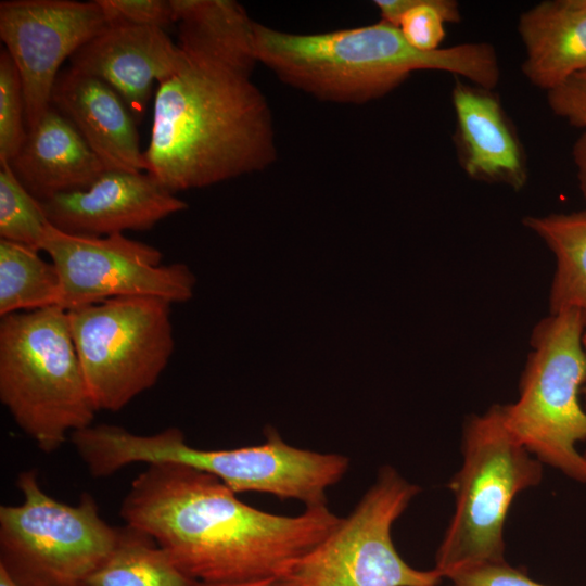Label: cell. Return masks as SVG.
Masks as SVG:
<instances>
[{
  "mask_svg": "<svg viewBox=\"0 0 586 586\" xmlns=\"http://www.w3.org/2000/svg\"><path fill=\"white\" fill-rule=\"evenodd\" d=\"M119 514L205 584L275 579L341 519L327 505L293 517L256 509L217 477L178 463L148 464Z\"/></svg>",
  "mask_w": 586,
  "mask_h": 586,
  "instance_id": "obj_1",
  "label": "cell"
},
{
  "mask_svg": "<svg viewBox=\"0 0 586 586\" xmlns=\"http://www.w3.org/2000/svg\"><path fill=\"white\" fill-rule=\"evenodd\" d=\"M181 51L183 65L154 95L145 173L174 193L267 168L277 156L275 128L252 73Z\"/></svg>",
  "mask_w": 586,
  "mask_h": 586,
  "instance_id": "obj_2",
  "label": "cell"
},
{
  "mask_svg": "<svg viewBox=\"0 0 586 586\" xmlns=\"http://www.w3.org/2000/svg\"><path fill=\"white\" fill-rule=\"evenodd\" d=\"M257 62L282 82L318 100L362 104L380 99L413 72H448L494 90L500 78L495 48L485 42L421 51L381 21L320 34H290L254 21Z\"/></svg>",
  "mask_w": 586,
  "mask_h": 586,
  "instance_id": "obj_3",
  "label": "cell"
},
{
  "mask_svg": "<svg viewBox=\"0 0 586 586\" xmlns=\"http://www.w3.org/2000/svg\"><path fill=\"white\" fill-rule=\"evenodd\" d=\"M0 400L47 454L92 424L98 410L66 310L52 306L1 317Z\"/></svg>",
  "mask_w": 586,
  "mask_h": 586,
  "instance_id": "obj_4",
  "label": "cell"
},
{
  "mask_svg": "<svg viewBox=\"0 0 586 586\" xmlns=\"http://www.w3.org/2000/svg\"><path fill=\"white\" fill-rule=\"evenodd\" d=\"M461 442L462 464L448 484L455 511L435 556L434 569L444 578L506 561L509 509L543 479V463L506 426L502 405L470 416Z\"/></svg>",
  "mask_w": 586,
  "mask_h": 586,
  "instance_id": "obj_5",
  "label": "cell"
},
{
  "mask_svg": "<svg viewBox=\"0 0 586 586\" xmlns=\"http://www.w3.org/2000/svg\"><path fill=\"white\" fill-rule=\"evenodd\" d=\"M585 327L581 315L565 310L534 328L531 352L517 402L502 405L510 433L543 464L586 483V410L579 394L586 384Z\"/></svg>",
  "mask_w": 586,
  "mask_h": 586,
  "instance_id": "obj_6",
  "label": "cell"
},
{
  "mask_svg": "<svg viewBox=\"0 0 586 586\" xmlns=\"http://www.w3.org/2000/svg\"><path fill=\"white\" fill-rule=\"evenodd\" d=\"M110 457L119 469L132 463H178L208 473L235 494L258 492L294 499L305 508L327 505V491L348 470L349 459L286 444L275 429L264 443L232 449L190 446L177 428L151 435L126 429L115 433Z\"/></svg>",
  "mask_w": 586,
  "mask_h": 586,
  "instance_id": "obj_7",
  "label": "cell"
},
{
  "mask_svg": "<svg viewBox=\"0 0 586 586\" xmlns=\"http://www.w3.org/2000/svg\"><path fill=\"white\" fill-rule=\"evenodd\" d=\"M16 485L23 501L0 507V568L17 586H85L113 550L118 527L88 493L77 505L52 498L35 470L23 471Z\"/></svg>",
  "mask_w": 586,
  "mask_h": 586,
  "instance_id": "obj_8",
  "label": "cell"
},
{
  "mask_svg": "<svg viewBox=\"0 0 586 586\" xmlns=\"http://www.w3.org/2000/svg\"><path fill=\"white\" fill-rule=\"evenodd\" d=\"M420 491L393 467H382L353 511L290 563L275 585L438 586L440 572L409 565L392 539L394 523Z\"/></svg>",
  "mask_w": 586,
  "mask_h": 586,
  "instance_id": "obj_9",
  "label": "cell"
},
{
  "mask_svg": "<svg viewBox=\"0 0 586 586\" xmlns=\"http://www.w3.org/2000/svg\"><path fill=\"white\" fill-rule=\"evenodd\" d=\"M170 305L136 296L67 310L98 411H118L157 382L174 351Z\"/></svg>",
  "mask_w": 586,
  "mask_h": 586,
  "instance_id": "obj_10",
  "label": "cell"
},
{
  "mask_svg": "<svg viewBox=\"0 0 586 586\" xmlns=\"http://www.w3.org/2000/svg\"><path fill=\"white\" fill-rule=\"evenodd\" d=\"M60 276L58 307L72 310L117 297L188 301L195 278L187 265H163L156 247L124 233L87 237L64 232L51 224L40 244Z\"/></svg>",
  "mask_w": 586,
  "mask_h": 586,
  "instance_id": "obj_11",
  "label": "cell"
},
{
  "mask_svg": "<svg viewBox=\"0 0 586 586\" xmlns=\"http://www.w3.org/2000/svg\"><path fill=\"white\" fill-rule=\"evenodd\" d=\"M106 25L98 1H1L0 37L20 73L27 130L51 106L62 63Z\"/></svg>",
  "mask_w": 586,
  "mask_h": 586,
  "instance_id": "obj_12",
  "label": "cell"
},
{
  "mask_svg": "<svg viewBox=\"0 0 586 586\" xmlns=\"http://www.w3.org/2000/svg\"><path fill=\"white\" fill-rule=\"evenodd\" d=\"M50 224L67 233L106 237L145 231L188 204L148 173L105 170L90 187L40 201Z\"/></svg>",
  "mask_w": 586,
  "mask_h": 586,
  "instance_id": "obj_13",
  "label": "cell"
},
{
  "mask_svg": "<svg viewBox=\"0 0 586 586\" xmlns=\"http://www.w3.org/2000/svg\"><path fill=\"white\" fill-rule=\"evenodd\" d=\"M69 61L74 69L112 87L140 123L153 84L158 85L178 72L184 55L163 28L112 22Z\"/></svg>",
  "mask_w": 586,
  "mask_h": 586,
  "instance_id": "obj_14",
  "label": "cell"
},
{
  "mask_svg": "<svg viewBox=\"0 0 586 586\" xmlns=\"http://www.w3.org/2000/svg\"><path fill=\"white\" fill-rule=\"evenodd\" d=\"M458 160L470 178L520 191L526 156L514 126L493 90L456 79L451 90Z\"/></svg>",
  "mask_w": 586,
  "mask_h": 586,
  "instance_id": "obj_15",
  "label": "cell"
},
{
  "mask_svg": "<svg viewBox=\"0 0 586 586\" xmlns=\"http://www.w3.org/2000/svg\"><path fill=\"white\" fill-rule=\"evenodd\" d=\"M51 106L74 125L106 170L145 173L138 123L106 82L69 66L56 77Z\"/></svg>",
  "mask_w": 586,
  "mask_h": 586,
  "instance_id": "obj_16",
  "label": "cell"
},
{
  "mask_svg": "<svg viewBox=\"0 0 586 586\" xmlns=\"http://www.w3.org/2000/svg\"><path fill=\"white\" fill-rule=\"evenodd\" d=\"M9 164L39 201L87 189L106 170L74 125L53 106L27 130L23 145Z\"/></svg>",
  "mask_w": 586,
  "mask_h": 586,
  "instance_id": "obj_17",
  "label": "cell"
},
{
  "mask_svg": "<svg viewBox=\"0 0 586 586\" xmlns=\"http://www.w3.org/2000/svg\"><path fill=\"white\" fill-rule=\"evenodd\" d=\"M522 73L547 92L586 69V0H545L521 13Z\"/></svg>",
  "mask_w": 586,
  "mask_h": 586,
  "instance_id": "obj_18",
  "label": "cell"
},
{
  "mask_svg": "<svg viewBox=\"0 0 586 586\" xmlns=\"http://www.w3.org/2000/svg\"><path fill=\"white\" fill-rule=\"evenodd\" d=\"M179 48L253 72L254 21L232 0H170Z\"/></svg>",
  "mask_w": 586,
  "mask_h": 586,
  "instance_id": "obj_19",
  "label": "cell"
},
{
  "mask_svg": "<svg viewBox=\"0 0 586 586\" xmlns=\"http://www.w3.org/2000/svg\"><path fill=\"white\" fill-rule=\"evenodd\" d=\"M523 224L547 244L556 258L550 314L575 310L586 331V209L527 216Z\"/></svg>",
  "mask_w": 586,
  "mask_h": 586,
  "instance_id": "obj_20",
  "label": "cell"
},
{
  "mask_svg": "<svg viewBox=\"0 0 586 586\" xmlns=\"http://www.w3.org/2000/svg\"><path fill=\"white\" fill-rule=\"evenodd\" d=\"M146 533L118 527L116 544L85 586H198Z\"/></svg>",
  "mask_w": 586,
  "mask_h": 586,
  "instance_id": "obj_21",
  "label": "cell"
},
{
  "mask_svg": "<svg viewBox=\"0 0 586 586\" xmlns=\"http://www.w3.org/2000/svg\"><path fill=\"white\" fill-rule=\"evenodd\" d=\"M60 276L39 250L0 239V317L58 306Z\"/></svg>",
  "mask_w": 586,
  "mask_h": 586,
  "instance_id": "obj_22",
  "label": "cell"
},
{
  "mask_svg": "<svg viewBox=\"0 0 586 586\" xmlns=\"http://www.w3.org/2000/svg\"><path fill=\"white\" fill-rule=\"evenodd\" d=\"M381 21L397 26L410 46L435 51L445 38V24L459 23L461 12L454 0H375Z\"/></svg>",
  "mask_w": 586,
  "mask_h": 586,
  "instance_id": "obj_23",
  "label": "cell"
},
{
  "mask_svg": "<svg viewBox=\"0 0 586 586\" xmlns=\"http://www.w3.org/2000/svg\"><path fill=\"white\" fill-rule=\"evenodd\" d=\"M50 221L38 199L22 184L9 162L0 163V237L40 251Z\"/></svg>",
  "mask_w": 586,
  "mask_h": 586,
  "instance_id": "obj_24",
  "label": "cell"
},
{
  "mask_svg": "<svg viewBox=\"0 0 586 586\" xmlns=\"http://www.w3.org/2000/svg\"><path fill=\"white\" fill-rule=\"evenodd\" d=\"M26 105L18 69L9 52L0 53V163L10 162L26 136Z\"/></svg>",
  "mask_w": 586,
  "mask_h": 586,
  "instance_id": "obj_25",
  "label": "cell"
},
{
  "mask_svg": "<svg viewBox=\"0 0 586 586\" xmlns=\"http://www.w3.org/2000/svg\"><path fill=\"white\" fill-rule=\"evenodd\" d=\"M107 23L163 28L175 23L170 0H97Z\"/></svg>",
  "mask_w": 586,
  "mask_h": 586,
  "instance_id": "obj_26",
  "label": "cell"
},
{
  "mask_svg": "<svg viewBox=\"0 0 586 586\" xmlns=\"http://www.w3.org/2000/svg\"><path fill=\"white\" fill-rule=\"evenodd\" d=\"M547 102L555 115L570 125L586 129V69L570 77L547 92Z\"/></svg>",
  "mask_w": 586,
  "mask_h": 586,
  "instance_id": "obj_27",
  "label": "cell"
},
{
  "mask_svg": "<svg viewBox=\"0 0 586 586\" xmlns=\"http://www.w3.org/2000/svg\"><path fill=\"white\" fill-rule=\"evenodd\" d=\"M448 579L453 586H547L507 561L461 571Z\"/></svg>",
  "mask_w": 586,
  "mask_h": 586,
  "instance_id": "obj_28",
  "label": "cell"
},
{
  "mask_svg": "<svg viewBox=\"0 0 586 586\" xmlns=\"http://www.w3.org/2000/svg\"><path fill=\"white\" fill-rule=\"evenodd\" d=\"M572 154L577 169L579 189L586 201V129L575 141Z\"/></svg>",
  "mask_w": 586,
  "mask_h": 586,
  "instance_id": "obj_29",
  "label": "cell"
},
{
  "mask_svg": "<svg viewBox=\"0 0 586 586\" xmlns=\"http://www.w3.org/2000/svg\"><path fill=\"white\" fill-rule=\"evenodd\" d=\"M198 586H276L273 579H262V581H251L242 583H231V584H205L199 583Z\"/></svg>",
  "mask_w": 586,
  "mask_h": 586,
  "instance_id": "obj_30",
  "label": "cell"
},
{
  "mask_svg": "<svg viewBox=\"0 0 586 586\" xmlns=\"http://www.w3.org/2000/svg\"><path fill=\"white\" fill-rule=\"evenodd\" d=\"M0 586H17L3 569L0 568Z\"/></svg>",
  "mask_w": 586,
  "mask_h": 586,
  "instance_id": "obj_31",
  "label": "cell"
},
{
  "mask_svg": "<svg viewBox=\"0 0 586 586\" xmlns=\"http://www.w3.org/2000/svg\"><path fill=\"white\" fill-rule=\"evenodd\" d=\"M583 344H584V348H585V352H586V332H585L584 337H583ZM582 394H583V397H584V408L586 410V384L582 388Z\"/></svg>",
  "mask_w": 586,
  "mask_h": 586,
  "instance_id": "obj_32",
  "label": "cell"
},
{
  "mask_svg": "<svg viewBox=\"0 0 586 586\" xmlns=\"http://www.w3.org/2000/svg\"><path fill=\"white\" fill-rule=\"evenodd\" d=\"M584 456L586 457V451H585Z\"/></svg>",
  "mask_w": 586,
  "mask_h": 586,
  "instance_id": "obj_33",
  "label": "cell"
},
{
  "mask_svg": "<svg viewBox=\"0 0 586 586\" xmlns=\"http://www.w3.org/2000/svg\"><path fill=\"white\" fill-rule=\"evenodd\" d=\"M449 586H453V585H449Z\"/></svg>",
  "mask_w": 586,
  "mask_h": 586,
  "instance_id": "obj_34",
  "label": "cell"
}]
</instances>
